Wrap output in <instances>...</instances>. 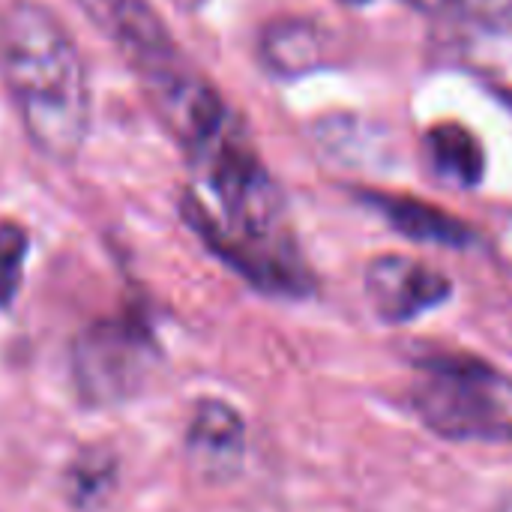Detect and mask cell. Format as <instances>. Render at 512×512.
<instances>
[{
  "instance_id": "obj_1",
  "label": "cell",
  "mask_w": 512,
  "mask_h": 512,
  "mask_svg": "<svg viewBox=\"0 0 512 512\" xmlns=\"http://www.w3.org/2000/svg\"><path fill=\"white\" fill-rule=\"evenodd\" d=\"M0 72L30 144L72 162L90 135V78L84 57L54 12L15 0L0 12Z\"/></svg>"
},
{
  "instance_id": "obj_2",
  "label": "cell",
  "mask_w": 512,
  "mask_h": 512,
  "mask_svg": "<svg viewBox=\"0 0 512 512\" xmlns=\"http://www.w3.org/2000/svg\"><path fill=\"white\" fill-rule=\"evenodd\" d=\"M417 366L423 369V381L414 390V405L438 435L453 441L510 435L489 366L453 354L423 357Z\"/></svg>"
},
{
  "instance_id": "obj_3",
  "label": "cell",
  "mask_w": 512,
  "mask_h": 512,
  "mask_svg": "<svg viewBox=\"0 0 512 512\" xmlns=\"http://www.w3.org/2000/svg\"><path fill=\"white\" fill-rule=\"evenodd\" d=\"M156 360V342L138 318H108L93 324L75 345V381L96 405L132 396Z\"/></svg>"
},
{
  "instance_id": "obj_4",
  "label": "cell",
  "mask_w": 512,
  "mask_h": 512,
  "mask_svg": "<svg viewBox=\"0 0 512 512\" xmlns=\"http://www.w3.org/2000/svg\"><path fill=\"white\" fill-rule=\"evenodd\" d=\"M366 291L384 321L408 324L417 315L441 306L453 285L444 273L423 261L405 255H381L366 270Z\"/></svg>"
},
{
  "instance_id": "obj_5",
  "label": "cell",
  "mask_w": 512,
  "mask_h": 512,
  "mask_svg": "<svg viewBox=\"0 0 512 512\" xmlns=\"http://www.w3.org/2000/svg\"><path fill=\"white\" fill-rule=\"evenodd\" d=\"M243 450H246L243 417L219 399H201L186 429L189 462L207 480H225L240 468Z\"/></svg>"
},
{
  "instance_id": "obj_6",
  "label": "cell",
  "mask_w": 512,
  "mask_h": 512,
  "mask_svg": "<svg viewBox=\"0 0 512 512\" xmlns=\"http://www.w3.org/2000/svg\"><path fill=\"white\" fill-rule=\"evenodd\" d=\"M261 60L279 78H300L324 66L327 33L306 18L273 21L261 33Z\"/></svg>"
},
{
  "instance_id": "obj_7",
  "label": "cell",
  "mask_w": 512,
  "mask_h": 512,
  "mask_svg": "<svg viewBox=\"0 0 512 512\" xmlns=\"http://www.w3.org/2000/svg\"><path fill=\"white\" fill-rule=\"evenodd\" d=\"M372 201L384 213V219L411 240L456 246V249H462L474 240V231L462 219L450 216L447 210H441L435 204H426L417 198H393V195H384V198L375 195Z\"/></svg>"
},
{
  "instance_id": "obj_8",
  "label": "cell",
  "mask_w": 512,
  "mask_h": 512,
  "mask_svg": "<svg viewBox=\"0 0 512 512\" xmlns=\"http://www.w3.org/2000/svg\"><path fill=\"white\" fill-rule=\"evenodd\" d=\"M426 153L432 168L453 186L471 189L486 174L483 144L462 123H438L426 132Z\"/></svg>"
},
{
  "instance_id": "obj_9",
  "label": "cell",
  "mask_w": 512,
  "mask_h": 512,
  "mask_svg": "<svg viewBox=\"0 0 512 512\" xmlns=\"http://www.w3.org/2000/svg\"><path fill=\"white\" fill-rule=\"evenodd\" d=\"M27 246V231L18 222H0V309H9L21 291Z\"/></svg>"
},
{
  "instance_id": "obj_10",
  "label": "cell",
  "mask_w": 512,
  "mask_h": 512,
  "mask_svg": "<svg viewBox=\"0 0 512 512\" xmlns=\"http://www.w3.org/2000/svg\"><path fill=\"white\" fill-rule=\"evenodd\" d=\"M111 474H114V465H111V462H102L99 453H90L87 462L78 459V462L69 468L72 501H75V504H90V501H96L102 492H108Z\"/></svg>"
},
{
  "instance_id": "obj_11",
  "label": "cell",
  "mask_w": 512,
  "mask_h": 512,
  "mask_svg": "<svg viewBox=\"0 0 512 512\" xmlns=\"http://www.w3.org/2000/svg\"><path fill=\"white\" fill-rule=\"evenodd\" d=\"M453 6L471 21L498 27L512 21V0H453Z\"/></svg>"
},
{
  "instance_id": "obj_12",
  "label": "cell",
  "mask_w": 512,
  "mask_h": 512,
  "mask_svg": "<svg viewBox=\"0 0 512 512\" xmlns=\"http://www.w3.org/2000/svg\"><path fill=\"white\" fill-rule=\"evenodd\" d=\"M414 9H423V12H438V9H447L453 6V0H408Z\"/></svg>"
},
{
  "instance_id": "obj_13",
  "label": "cell",
  "mask_w": 512,
  "mask_h": 512,
  "mask_svg": "<svg viewBox=\"0 0 512 512\" xmlns=\"http://www.w3.org/2000/svg\"><path fill=\"white\" fill-rule=\"evenodd\" d=\"M498 512H512V495H507V498H504V504H501V510Z\"/></svg>"
},
{
  "instance_id": "obj_14",
  "label": "cell",
  "mask_w": 512,
  "mask_h": 512,
  "mask_svg": "<svg viewBox=\"0 0 512 512\" xmlns=\"http://www.w3.org/2000/svg\"><path fill=\"white\" fill-rule=\"evenodd\" d=\"M501 96H504V102H507V105H510V108H512V90H504Z\"/></svg>"
},
{
  "instance_id": "obj_15",
  "label": "cell",
  "mask_w": 512,
  "mask_h": 512,
  "mask_svg": "<svg viewBox=\"0 0 512 512\" xmlns=\"http://www.w3.org/2000/svg\"><path fill=\"white\" fill-rule=\"evenodd\" d=\"M342 3H351V6H360V3H369V0H342Z\"/></svg>"
}]
</instances>
